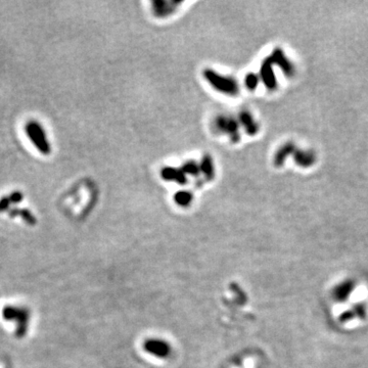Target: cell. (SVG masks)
Returning <instances> with one entry per match:
<instances>
[{"instance_id": "obj_2", "label": "cell", "mask_w": 368, "mask_h": 368, "mask_svg": "<svg viewBox=\"0 0 368 368\" xmlns=\"http://www.w3.org/2000/svg\"><path fill=\"white\" fill-rule=\"evenodd\" d=\"M25 132L31 142L41 153L49 154L51 152V145L47 139V135L43 126L35 120L29 121L25 126Z\"/></svg>"}, {"instance_id": "obj_12", "label": "cell", "mask_w": 368, "mask_h": 368, "mask_svg": "<svg viewBox=\"0 0 368 368\" xmlns=\"http://www.w3.org/2000/svg\"><path fill=\"white\" fill-rule=\"evenodd\" d=\"M296 163L302 167H310L315 162V154L313 151H303L296 148L293 153Z\"/></svg>"}, {"instance_id": "obj_17", "label": "cell", "mask_w": 368, "mask_h": 368, "mask_svg": "<svg viewBox=\"0 0 368 368\" xmlns=\"http://www.w3.org/2000/svg\"><path fill=\"white\" fill-rule=\"evenodd\" d=\"M259 82H260V77L254 73L247 74L245 78V85L250 91H254L258 87Z\"/></svg>"}, {"instance_id": "obj_18", "label": "cell", "mask_w": 368, "mask_h": 368, "mask_svg": "<svg viewBox=\"0 0 368 368\" xmlns=\"http://www.w3.org/2000/svg\"><path fill=\"white\" fill-rule=\"evenodd\" d=\"M353 312L355 313V316L359 319H364L366 317V306L363 303H357L352 308Z\"/></svg>"}, {"instance_id": "obj_11", "label": "cell", "mask_w": 368, "mask_h": 368, "mask_svg": "<svg viewBox=\"0 0 368 368\" xmlns=\"http://www.w3.org/2000/svg\"><path fill=\"white\" fill-rule=\"evenodd\" d=\"M200 169L201 173L205 176V178L208 181H211L215 177V165L214 161H213L212 157L209 154H205L202 158V161L200 163Z\"/></svg>"}, {"instance_id": "obj_7", "label": "cell", "mask_w": 368, "mask_h": 368, "mask_svg": "<svg viewBox=\"0 0 368 368\" xmlns=\"http://www.w3.org/2000/svg\"><path fill=\"white\" fill-rule=\"evenodd\" d=\"M180 5L178 1H166V0H157L151 2V9L154 15L158 17H166L176 11Z\"/></svg>"}, {"instance_id": "obj_9", "label": "cell", "mask_w": 368, "mask_h": 368, "mask_svg": "<svg viewBox=\"0 0 368 368\" xmlns=\"http://www.w3.org/2000/svg\"><path fill=\"white\" fill-rule=\"evenodd\" d=\"M161 177L165 181L175 182L180 185H185L187 183V177L181 168L175 167H165L161 170Z\"/></svg>"}, {"instance_id": "obj_21", "label": "cell", "mask_w": 368, "mask_h": 368, "mask_svg": "<svg viewBox=\"0 0 368 368\" xmlns=\"http://www.w3.org/2000/svg\"><path fill=\"white\" fill-rule=\"evenodd\" d=\"M10 206H11V202L8 196H4L3 198L0 199V213L7 211Z\"/></svg>"}, {"instance_id": "obj_4", "label": "cell", "mask_w": 368, "mask_h": 368, "mask_svg": "<svg viewBox=\"0 0 368 368\" xmlns=\"http://www.w3.org/2000/svg\"><path fill=\"white\" fill-rule=\"evenodd\" d=\"M143 348L145 352L158 358H167L171 354V346L168 342L161 339L146 340Z\"/></svg>"}, {"instance_id": "obj_14", "label": "cell", "mask_w": 368, "mask_h": 368, "mask_svg": "<svg viewBox=\"0 0 368 368\" xmlns=\"http://www.w3.org/2000/svg\"><path fill=\"white\" fill-rule=\"evenodd\" d=\"M192 200H193L192 193L187 190H179L175 193V196H174V201H175V203L179 207H182V208L189 207Z\"/></svg>"}, {"instance_id": "obj_1", "label": "cell", "mask_w": 368, "mask_h": 368, "mask_svg": "<svg viewBox=\"0 0 368 368\" xmlns=\"http://www.w3.org/2000/svg\"><path fill=\"white\" fill-rule=\"evenodd\" d=\"M204 78L212 88L222 94L237 96L240 93V85L238 81L230 76H225L214 70L207 69L204 71Z\"/></svg>"}, {"instance_id": "obj_3", "label": "cell", "mask_w": 368, "mask_h": 368, "mask_svg": "<svg viewBox=\"0 0 368 368\" xmlns=\"http://www.w3.org/2000/svg\"><path fill=\"white\" fill-rule=\"evenodd\" d=\"M240 126V123L234 117L228 116H219L215 120L216 129L220 133L227 135L234 143H238L241 139Z\"/></svg>"}, {"instance_id": "obj_10", "label": "cell", "mask_w": 368, "mask_h": 368, "mask_svg": "<svg viewBox=\"0 0 368 368\" xmlns=\"http://www.w3.org/2000/svg\"><path fill=\"white\" fill-rule=\"evenodd\" d=\"M239 119H240V125L244 127L245 133L249 135V136H254V135L258 133L259 126L249 112L247 111L241 112Z\"/></svg>"}, {"instance_id": "obj_19", "label": "cell", "mask_w": 368, "mask_h": 368, "mask_svg": "<svg viewBox=\"0 0 368 368\" xmlns=\"http://www.w3.org/2000/svg\"><path fill=\"white\" fill-rule=\"evenodd\" d=\"M355 317H356V316H355V313L353 312V310H352V309H349V310H346L345 312H343V313L340 315L339 319H340V321H341V322L346 323V322H349V321L353 320Z\"/></svg>"}, {"instance_id": "obj_13", "label": "cell", "mask_w": 368, "mask_h": 368, "mask_svg": "<svg viewBox=\"0 0 368 368\" xmlns=\"http://www.w3.org/2000/svg\"><path fill=\"white\" fill-rule=\"evenodd\" d=\"M296 146L292 143V142H287L285 144H283L275 153L274 157V164L276 167H280L283 165L285 159L289 156V154H293L294 151L296 150Z\"/></svg>"}, {"instance_id": "obj_16", "label": "cell", "mask_w": 368, "mask_h": 368, "mask_svg": "<svg viewBox=\"0 0 368 368\" xmlns=\"http://www.w3.org/2000/svg\"><path fill=\"white\" fill-rule=\"evenodd\" d=\"M181 170L185 173V175H189V176H192V177H199L200 174H201L200 164L196 163L195 161L185 162L182 165Z\"/></svg>"}, {"instance_id": "obj_15", "label": "cell", "mask_w": 368, "mask_h": 368, "mask_svg": "<svg viewBox=\"0 0 368 368\" xmlns=\"http://www.w3.org/2000/svg\"><path fill=\"white\" fill-rule=\"evenodd\" d=\"M9 216H21L28 224L33 225L36 223V218L32 213L27 209H12L8 212Z\"/></svg>"}, {"instance_id": "obj_20", "label": "cell", "mask_w": 368, "mask_h": 368, "mask_svg": "<svg viewBox=\"0 0 368 368\" xmlns=\"http://www.w3.org/2000/svg\"><path fill=\"white\" fill-rule=\"evenodd\" d=\"M8 198L11 202V204H14V205H17L20 204L23 200H24V195L18 190H15V191H12L10 195H8Z\"/></svg>"}, {"instance_id": "obj_6", "label": "cell", "mask_w": 368, "mask_h": 368, "mask_svg": "<svg viewBox=\"0 0 368 368\" xmlns=\"http://www.w3.org/2000/svg\"><path fill=\"white\" fill-rule=\"evenodd\" d=\"M355 287L356 282L354 279H346L335 286V288L333 289V298L337 302H345L350 298Z\"/></svg>"}, {"instance_id": "obj_5", "label": "cell", "mask_w": 368, "mask_h": 368, "mask_svg": "<svg viewBox=\"0 0 368 368\" xmlns=\"http://www.w3.org/2000/svg\"><path fill=\"white\" fill-rule=\"evenodd\" d=\"M260 80L264 83V85L269 90H274L277 87V82L273 71V62L271 60L270 55L262 62L260 68Z\"/></svg>"}, {"instance_id": "obj_8", "label": "cell", "mask_w": 368, "mask_h": 368, "mask_svg": "<svg viewBox=\"0 0 368 368\" xmlns=\"http://www.w3.org/2000/svg\"><path fill=\"white\" fill-rule=\"evenodd\" d=\"M274 65H277L286 77H292L295 74V68L290 61L284 55L280 48H275L270 55Z\"/></svg>"}]
</instances>
